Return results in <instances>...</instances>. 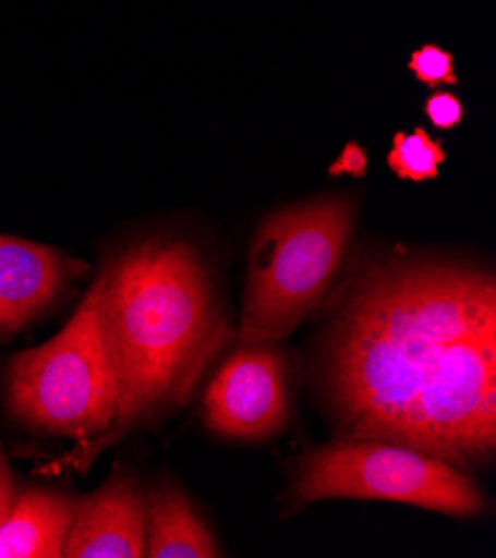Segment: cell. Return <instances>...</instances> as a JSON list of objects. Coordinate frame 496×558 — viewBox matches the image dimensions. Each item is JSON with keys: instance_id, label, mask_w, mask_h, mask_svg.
<instances>
[{"instance_id": "7c38bea8", "label": "cell", "mask_w": 496, "mask_h": 558, "mask_svg": "<svg viewBox=\"0 0 496 558\" xmlns=\"http://www.w3.org/2000/svg\"><path fill=\"white\" fill-rule=\"evenodd\" d=\"M410 70L421 83H425L430 87L457 83L452 53L436 47V45H423L421 49H416L410 56Z\"/></svg>"}, {"instance_id": "6da1fadb", "label": "cell", "mask_w": 496, "mask_h": 558, "mask_svg": "<svg viewBox=\"0 0 496 558\" xmlns=\"http://www.w3.org/2000/svg\"><path fill=\"white\" fill-rule=\"evenodd\" d=\"M325 389L343 438L406 445L459 470L489 463L494 274L406 256L365 263L327 331Z\"/></svg>"}, {"instance_id": "52a82bcc", "label": "cell", "mask_w": 496, "mask_h": 558, "mask_svg": "<svg viewBox=\"0 0 496 558\" xmlns=\"http://www.w3.org/2000/svg\"><path fill=\"white\" fill-rule=\"evenodd\" d=\"M65 558H143L145 496L128 470H117L85 500H78Z\"/></svg>"}, {"instance_id": "5b68a950", "label": "cell", "mask_w": 496, "mask_h": 558, "mask_svg": "<svg viewBox=\"0 0 496 558\" xmlns=\"http://www.w3.org/2000/svg\"><path fill=\"white\" fill-rule=\"evenodd\" d=\"M299 504L329 498L392 500L459 519L485 510V494L444 459L385 440L341 438L312 452L297 476Z\"/></svg>"}, {"instance_id": "9c48e42d", "label": "cell", "mask_w": 496, "mask_h": 558, "mask_svg": "<svg viewBox=\"0 0 496 558\" xmlns=\"http://www.w3.org/2000/svg\"><path fill=\"white\" fill-rule=\"evenodd\" d=\"M76 508L78 500L59 492L19 494L0 523V558H61Z\"/></svg>"}, {"instance_id": "277c9868", "label": "cell", "mask_w": 496, "mask_h": 558, "mask_svg": "<svg viewBox=\"0 0 496 558\" xmlns=\"http://www.w3.org/2000/svg\"><path fill=\"white\" fill-rule=\"evenodd\" d=\"M8 405L29 432L76 438L83 448L112 427L119 389L98 327V281L57 337L14 356Z\"/></svg>"}, {"instance_id": "3957f363", "label": "cell", "mask_w": 496, "mask_h": 558, "mask_svg": "<svg viewBox=\"0 0 496 558\" xmlns=\"http://www.w3.org/2000/svg\"><path fill=\"white\" fill-rule=\"evenodd\" d=\"M352 220L343 198L305 203L265 220L250 252L241 345L290 337L320 305L346 260Z\"/></svg>"}, {"instance_id": "5bb4252c", "label": "cell", "mask_w": 496, "mask_h": 558, "mask_svg": "<svg viewBox=\"0 0 496 558\" xmlns=\"http://www.w3.org/2000/svg\"><path fill=\"white\" fill-rule=\"evenodd\" d=\"M16 496H19V494H16L14 483H12V478H10L5 459H3V454H0V523H3V521L8 519V514L12 512Z\"/></svg>"}, {"instance_id": "7a4b0ae2", "label": "cell", "mask_w": 496, "mask_h": 558, "mask_svg": "<svg viewBox=\"0 0 496 558\" xmlns=\"http://www.w3.org/2000/svg\"><path fill=\"white\" fill-rule=\"evenodd\" d=\"M96 281L119 408L112 427L85 448L83 463L134 427L183 408L232 339L207 267L185 241H141L109 260Z\"/></svg>"}, {"instance_id": "8fae6325", "label": "cell", "mask_w": 496, "mask_h": 558, "mask_svg": "<svg viewBox=\"0 0 496 558\" xmlns=\"http://www.w3.org/2000/svg\"><path fill=\"white\" fill-rule=\"evenodd\" d=\"M448 154L423 128L414 132L395 134L392 149L388 154L390 170L403 181H432L438 177V167L446 162Z\"/></svg>"}, {"instance_id": "30bf717a", "label": "cell", "mask_w": 496, "mask_h": 558, "mask_svg": "<svg viewBox=\"0 0 496 558\" xmlns=\"http://www.w3.org/2000/svg\"><path fill=\"white\" fill-rule=\"evenodd\" d=\"M218 545L192 500L158 487L145 498V558H214Z\"/></svg>"}, {"instance_id": "ba28073f", "label": "cell", "mask_w": 496, "mask_h": 558, "mask_svg": "<svg viewBox=\"0 0 496 558\" xmlns=\"http://www.w3.org/2000/svg\"><path fill=\"white\" fill-rule=\"evenodd\" d=\"M68 263L51 247L0 234V331H19L57 299Z\"/></svg>"}, {"instance_id": "4fadbf2b", "label": "cell", "mask_w": 496, "mask_h": 558, "mask_svg": "<svg viewBox=\"0 0 496 558\" xmlns=\"http://www.w3.org/2000/svg\"><path fill=\"white\" fill-rule=\"evenodd\" d=\"M463 102L450 92H436L425 100V117L434 128L452 130L463 121Z\"/></svg>"}, {"instance_id": "8992f818", "label": "cell", "mask_w": 496, "mask_h": 558, "mask_svg": "<svg viewBox=\"0 0 496 558\" xmlns=\"http://www.w3.org/2000/svg\"><path fill=\"white\" fill-rule=\"evenodd\" d=\"M290 416L288 361L274 343L241 345L205 392L209 429L232 440H263Z\"/></svg>"}]
</instances>
